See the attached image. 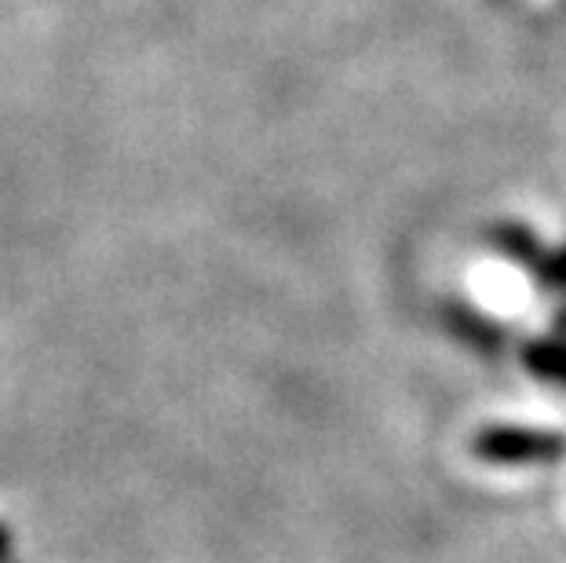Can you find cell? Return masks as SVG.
<instances>
[{
	"label": "cell",
	"mask_w": 566,
	"mask_h": 563,
	"mask_svg": "<svg viewBox=\"0 0 566 563\" xmlns=\"http://www.w3.org/2000/svg\"><path fill=\"white\" fill-rule=\"evenodd\" d=\"M566 450L563 436L534 428H490L475 439V453L486 461H552Z\"/></svg>",
	"instance_id": "1"
}]
</instances>
